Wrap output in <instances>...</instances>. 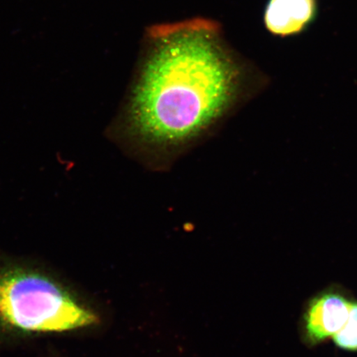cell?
<instances>
[{
    "mask_svg": "<svg viewBox=\"0 0 357 357\" xmlns=\"http://www.w3.org/2000/svg\"><path fill=\"white\" fill-rule=\"evenodd\" d=\"M267 82L233 51L215 22L154 26L125 106V134L145 153L171 159Z\"/></svg>",
    "mask_w": 357,
    "mask_h": 357,
    "instance_id": "6da1fadb",
    "label": "cell"
},
{
    "mask_svg": "<svg viewBox=\"0 0 357 357\" xmlns=\"http://www.w3.org/2000/svg\"><path fill=\"white\" fill-rule=\"evenodd\" d=\"M100 323L99 314L51 272L0 259V333L38 337L82 331Z\"/></svg>",
    "mask_w": 357,
    "mask_h": 357,
    "instance_id": "7a4b0ae2",
    "label": "cell"
},
{
    "mask_svg": "<svg viewBox=\"0 0 357 357\" xmlns=\"http://www.w3.org/2000/svg\"><path fill=\"white\" fill-rule=\"evenodd\" d=\"M352 301L337 289L320 292L307 303L302 319L305 344L315 347L333 338L347 319Z\"/></svg>",
    "mask_w": 357,
    "mask_h": 357,
    "instance_id": "3957f363",
    "label": "cell"
},
{
    "mask_svg": "<svg viewBox=\"0 0 357 357\" xmlns=\"http://www.w3.org/2000/svg\"><path fill=\"white\" fill-rule=\"evenodd\" d=\"M319 15V0H268L263 21L274 37L290 38L305 33Z\"/></svg>",
    "mask_w": 357,
    "mask_h": 357,
    "instance_id": "277c9868",
    "label": "cell"
},
{
    "mask_svg": "<svg viewBox=\"0 0 357 357\" xmlns=\"http://www.w3.org/2000/svg\"><path fill=\"white\" fill-rule=\"evenodd\" d=\"M333 341L339 349L357 351V301H352L346 323L334 335Z\"/></svg>",
    "mask_w": 357,
    "mask_h": 357,
    "instance_id": "5b68a950",
    "label": "cell"
}]
</instances>
